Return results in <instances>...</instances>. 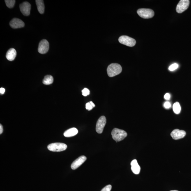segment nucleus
Masks as SVG:
<instances>
[{
    "mask_svg": "<svg viewBox=\"0 0 191 191\" xmlns=\"http://www.w3.org/2000/svg\"><path fill=\"white\" fill-rule=\"evenodd\" d=\"M36 2L38 11L41 14L44 12L45 6L44 1L43 0H36Z\"/></svg>",
    "mask_w": 191,
    "mask_h": 191,
    "instance_id": "nucleus-16",
    "label": "nucleus"
},
{
    "mask_svg": "<svg viewBox=\"0 0 191 191\" xmlns=\"http://www.w3.org/2000/svg\"><path fill=\"white\" fill-rule=\"evenodd\" d=\"M178 64L177 63H174L169 67V68L170 71H173L176 70L178 67Z\"/></svg>",
    "mask_w": 191,
    "mask_h": 191,
    "instance_id": "nucleus-20",
    "label": "nucleus"
},
{
    "mask_svg": "<svg viewBox=\"0 0 191 191\" xmlns=\"http://www.w3.org/2000/svg\"><path fill=\"white\" fill-rule=\"evenodd\" d=\"M20 8L21 13L24 16H29L30 13L31 5L29 2H25L20 4Z\"/></svg>",
    "mask_w": 191,
    "mask_h": 191,
    "instance_id": "nucleus-9",
    "label": "nucleus"
},
{
    "mask_svg": "<svg viewBox=\"0 0 191 191\" xmlns=\"http://www.w3.org/2000/svg\"><path fill=\"white\" fill-rule=\"evenodd\" d=\"M82 95L84 96H86L89 95L90 91L88 89L85 88L82 91Z\"/></svg>",
    "mask_w": 191,
    "mask_h": 191,
    "instance_id": "nucleus-21",
    "label": "nucleus"
},
{
    "mask_svg": "<svg viewBox=\"0 0 191 191\" xmlns=\"http://www.w3.org/2000/svg\"><path fill=\"white\" fill-rule=\"evenodd\" d=\"M5 92V89L3 88V87H2V88L0 89V93H1V94H4Z\"/></svg>",
    "mask_w": 191,
    "mask_h": 191,
    "instance_id": "nucleus-26",
    "label": "nucleus"
},
{
    "mask_svg": "<svg viewBox=\"0 0 191 191\" xmlns=\"http://www.w3.org/2000/svg\"><path fill=\"white\" fill-rule=\"evenodd\" d=\"M5 2L7 6L9 8H13L15 3V0H5Z\"/></svg>",
    "mask_w": 191,
    "mask_h": 191,
    "instance_id": "nucleus-19",
    "label": "nucleus"
},
{
    "mask_svg": "<svg viewBox=\"0 0 191 191\" xmlns=\"http://www.w3.org/2000/svg\"><path fill=\"white\" fill-rule=\"evenodd\" d=\"M17 54L16 50L13 48H11L6 53V58L9 61H13L17 56Z\"/></svg>",
    "mask_w": 191,
    "mask_h": 191,
    "instance_id": "nucleus-14",
    "label": "nucleus"
},
{
    "mask_svg": "<svg viewBox=\"0 0 191 191\" xmlns=\"http://www.w3.org/2000/svg\"><path fill=\"white\" fill-rule=\"evenodd\" d=\"M93 107L91 104V103L89 102L87 103L86 105V109L87 110H91L93 109Z\"/></svg>",
    "mask_w": 191,
    "mask_h": 191,
    "instance_id": "nucleus-23",
    "label": "nucleus"
},
{
    "mask_svg": "<svg viewBox=\"0 0 191 191\" xmlns=\"http://www.w3.org/2000/svg\"><path fill=\"white\" fill-rule=\"evenodd\" d=\"M122 71V68L119 64L112 63L108 66L107 72L108 75L110 77H112L120 74Z\"/></svg>",
    "mask_w": 191,
    "mask_h": 191,
    "instance_id": "nucleus-1",
    "label": "nucleus"
},
{
    "mask_svg": "<svg viewBox=\"0 0 191 191\" xmlns=\"http://www.w3.org/2000/svg\"><path fill=\"white\" fill-rule=\"evenodd\" d=\"M3 126L1 124L0 125V134H1L3 133Z\"/></svg>",
    "mask_w": 191,
    "mask_h": 191,
    "instance_id": "nucleus-27",
    "label": "nucleus"
},
{
    "mask_svg": "<svg viewBox=\"0 0 191 191\" xmlns=\"http://www.w3.org/2000/svg\"><path fill=\"white\" fill-rule=\"evenodd\" d=\"M178 191L176 190H171V191Z\"/></svg>",
    "mask_w": 191,
    "mask_h": 191,
    "instance_id": "nucleus-29",
    "label": "nucleus"
},
{
    "mask_svg": "<svg viewBox=\"0 0 191 191\" xmlns=\"http://www.w3.org/2000/svg\"><path fill=\"white\" fill-rule=\"evenodd\" d=\"M131 165L132 166L131 169L133 173L136 174H139L141 170V167L138 164L137 160L136 159L132 160L131 163Z\"/></svg>",
    "mask_w": 191,
    "mask_h": 191,
    "instance_id": "nucleus-13",
    "label": "nucleus"
},
{
    "mask_svg": "<svg viewBox=\"0 0 191 191\" xmlns=\"http://www.w3.org/2000/svg\"><path fill=\"white\" fill-rule=\"evenodd\" d=\"M67 147V145L65 144L61 143H55L49 145L48 148L51 151L59 152L66 150Z\"/></svg>",
    "mask_w": 191,
    "mask_h": 191,
    "instance_id": "nucleus-3",
    "label": "nucleus"
},
{
    "mask_svg": "<svg viewBox=\"0 0 191 191\" xmlns=\"http://www.w3.org/2000/svg\"><path fill=\"white\" fill-rule=\"evenodd\" d=\"M90 103H91V104L92 105V106H93V107H95V105L94 104V103L92 102V101H90Z\"/></svg>",
    "mask_w": 191,
    "mask_h": 191,
    "instance_id": "nucleus-28",
    "label": "nucleus"
},
{
    "mask_svg": "<svg viewBox=\"0 0 191 191\" xmlns=\"http://www.w3.org/2000/svg\"><path fill=\"white\" fill-rule=\"evenodd\" d=\"M173 109L175 113L178 114L180 113L181 107L178 102L174 103L173 106Z\"/></svg>",
    "mask_w": 191,
    "mask_h": 191,
    "instance_id": "nucleus-18",
    "label": "nucleus"
},
{
    "mask_svg": "<svg viewBox=\"0 0 191 191\" xmlns=\"http://www.w3.org/2000/svg\"><path fill=\"white\" fill-rule=\"evenodd\" d=\"M112 186L110 185H108L102 189L101 191H110L112 189Z\"/></svg>",
    "mask_w": 191,
    "mask_h": 191,
    "instance_id": "nucleus-22",
    "label": "nucleus"
},
{
    "mask_svg": "<svg viewBox=\"0 0 191 191\" xmlns=\"http://www.w3.org/2000/svg\"><path fill=\"white\" fill-rule=\"evenodd\" d=\"M49 44L48 41L46 40H43L39 44L38 52L41 54H45L49 50Z\"/></svg>",
    "mask_w": 191,
    "mask_h": 191,
    "instance_id": "nucleus-8",
    "label": "nucleus"
},
{
    "mask_svg": "<svg viewBox=\"0 0 191 191\" xmlns=\"http://www.w3.org/2000/svg\"><path fill=\"white\" fill-rule=\"evenodd\" d=\"M53 82V77L51 75H46L43 80V84L46 85L51 84Z\"/></svg>",
    "mask_w": 191,
    "mask_h": 191,
    "instance_id": "nucleus-17",
    "label": "nucleus"
},
{
    "mask_svg": "<svg viewBox=\"0 0 191 191\" xmlns=\"http://www.w3.org/2000/svg\"><path fill=\"white\" fill-rule=\"evenodd\" d=\"M189 4L190 1L189 0H181L176 7L177 13H181L183 12L188 8Z\"/></svg>",
    "mask_w": 191,
    "mask_h": 191,
    "instance_id": "nucleus-6",
    "label": "nucleus"
},
{
    "mask_svg": "<svg viewBox=\"0 0 191 191\" xmlns=\"http://www.w3.org/2000/svg\"><path fill=\"white\" fill-rule=\"evenodd\" d=\"M186 134L185 131L176 129L172 131L171 133V136L172 139L178 140L182 139L185 136Z\"/></svg>",
    "mask_w": 191,
    "mask_h": 191,
    "instance_id": "nucleus-10",
    "label": "nucleus"
},
{
    "mask_svg": "<svg viewBox=\"0 0 191 191\" xmlns=\"http://www.w3.org/2000/svg\"><path fill=\"white\" fill-rule=\"evenodd\" d=\"M10 25L14 29L21 28L25 26V23L22 20L17 18H13L10 22Z\"/></svg>",
    "mask_w": 191,
    "mask_h": 191,
    "instance_id": "nucleus-12",
    "label": "nucleus"
},
{
    "mask_svg": "<svg viewBox=\"0 0 191 191\" xmlns=\"http://www.w3.org/2000/svg\"><path fill=\"white\" fill-rule=\"evenodd\" d=\"M78 131L76 128H73L69 129L64 133V136L65 137H72L77 134Z\"/></svg>",
    "mask_w": 191,
    "mask_h": 191,
    "instance_id": "nucleus-15",
    "label": "nucleus"
},
{
    "mask_svg": "<svg viewBox=\"0 0 191 191\" xmlns=\"http://www.w3.org/2000/svg\"><path fill=\"white\" fill-rule=\"evenodd\" d=\"M137 13L139 17L145 19H148L153 17L155 15L154 11L149 9H139L137 11Z\"/></svg>",
    "mask_w": 191,
    "mask_h": 191,
    "instance_id": "nucleus-4",
    "label": "nucleus"
},
{
    "mask_svg": "<svg viewBox=\"0 0 191 191\" xmlns=\"http://www.w3.org/2000/svg\"><path fill=\"white\" fill-rule=\"evenodd\" d=\"M113 139L116 142L122 141L127 136V133L125 131L117 128L113 129L112 132Z\"/></svg>",
    "mask_w": 191,
    "mask_h": 191,
    "instance_id": "nucleus-2",
    "label": "nucleus"
},
{
    "mask_svg": "<svg viewBox=\"0 0 191 191\" xmlns=\"http://www.w3.org/2000/svg\"><path fill=\"white\" fill-rule=\"evenodd\" d=\"M86 159L87 158L86 156L82 155L80 156L76 160L74 161V162L72 163L71 166V169L73 170L77 169L83 163H84Z\"/></svg>",
    "mask_w": 191,
    "mask_h": 191,
    "instance_id": "nucleus-11",
    "label": "nucleus"
},
{
    "mask_svg": "<svg viewBox=\"0 0 191 191\" xmlns=\"http://www.w3.org/2000/svg\"><path fill=\"white\" fill-rule=\"evenodd\" d=\"M164 107L166 109H169L171 107V105L169 102H166L164 103Z\"/></svg>",
    "mask_w": 191,
    "mask_h": 191,
    "instance_id": "nucleus-24",
    "label": "nucleus"
},
{
    "mask_svg": "<svg viewBox=\"0 0 191 191\" xmlns=\"http://www.w3.org/2000/svg\"><path fill=\"white\" fill-rule=\"evenodd\" d=\"M106 124V119L105 116H102L98 119L96 125V131L98 133L101 134L103 132L105 126Z\"/></svg>",
    "mask_w": 191,
    "mask_h": 191,
    "instance_id": "nucleus-7",
    "label": "nucleus"
},
{
    "mask_svg": "<svg viewBox=\"0 0 191 191\" xmlns=\"http://www.w3.org/2000/svg\"><path fill=\"white\" fill-rule=\"evenodd\" d=\"M164 98L166 100H169L170 98V95L169 93L165 94L164 96Z\"/></svg>",
    "mask_w": 191,
    "mask_h": 191,
    "instance_id": "nucleus-25",
    "label": "nucleus"
},
{
    "mask_svg": "<svg viewBox=\"0 0 191 191\" xmlns=\"http://www.w3.org/2000/svg\"><path fill=\"white\" fill-rule=\"evenodd\" d=\"M119 41L121 44L129 47H133L136 44V41L135 39L126 36H123L120 37Z\"/></svg>",
    "mask_w": 191,
    "mask_h": 191,
    "instance_id": "nucleus-5",
    "label": "nucleus"
}]
</instances>
